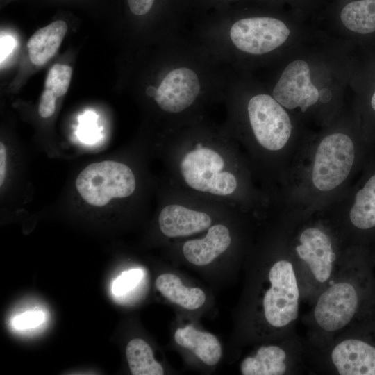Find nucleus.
I'll use <instances>...</instances> for the list:
<instances>
[{
  "label": "nucleus",
  "instance_id": "nucleus-9",
  "mask_svg": "<svg viewBox=\"0 0 375 375\" xmlns=\"http://www.w3.org/2000/svg\"><path fill=\"white\" fill-rule=\"evenodd\" d=\"M310 362L308 346L288 333L280 344L262 345L256 352L244 358L240 364L243 375H284L303 371Z\"/></svg>",
  "mask_w": 375,
  "mask_h": 375
},
{
  "label": "nucleus",
  "instance_id": "nucleus-20",
  "mask_svg": "<svg viewBox=\"0 0 375 375\" xmlns=\"http://www.w3.org/2000/svg\"><path fill=\"white\" fill-rule=\"evenodd\" d=\"M349 219L353 226L361 230L375 227V174L357 192Z\"/></svg>",
  "mask_w": 375,
  "mask_h": 375
},
{
  "label": "nucleus",
  "instance_id": "nucleus-23",
  "mask_svg": "<svg viewBox=\"0 0 375 375\" xmlns=\"http://www.w3.org/2000/svg\"><path fill=\"white\" fill-rule=\"evenodd\" d=\"M143 272L140 269H132L124 272L114 281L112 291L114 295L123 296L135 288L141 281Z\"/></svg>",
  "mask_w": 375,
  "mask_h": 375
},
{
  "label": "nucleus",
  "instance_id": "nucleus-15",
  "mask_svg": "<svg viewBox=\"0 0 375 375\" xmlns=\"http://www.w3.org/2000/svg\"><path fill=\"white\" fill-rule=\"evenodd\" d=\"M231 237L225 225L211 226L205 237L185 242L182 251L185 259L197 266H204L212 262L229 247Z\"/></svg>",
  "mask_w": 375,
  "mask_h": 375
},
{
  "label": "nucleus",
  "instance_id": "nucleus-25",
  "mask_svg": "<svg viewBox=\"0 0 375 375\" xmlns=\"http://www.w3.org/2000/svg\"><path fill=\"white\" fill-rule=\"evenodd\" d=\"M57 97L49 90L44 89L42 95L38 108L39 115L43 118H48L53 115L56 109Z\"/></svg>",
  "mask_w": 375,
  "mask_h": 375
},
{
  "label": "nucleus",
  "instance_id": "nucleus-16",
  "mask_svg": "<svg viewBox=\"0 0 375 375\" xmlns=\"http://www.w3.org/2000/svg\"><path fill=\"white\" fill-rule=\"evenodd\" d=\"M174 340L181 347L192 351L207 365H215L220 360L222 347L218 339L212 333L188 325L175 331Z\"/></svg>",
  "mask_w": 375,
  "mask_h": 375
},
{
  "label": "nucleus",
  "instance_id": "nucleus-4",
  "mask_svg": "<svg viewBox=\"0 0 375 375\" xmlns=\"http://www.w3.org/2000/svg\"><path fill=\"white\" fill-rule=\"evenodd\" d=\"M375 283L369 265L342 260L335 276L312 302L308 316L312 347L329 341L351 326L372 318Z\"/></svg>",
  "mask_w": 375,
  "mask_h": 375
},
{
  "label": "nucleus",
  "instance_id": "nucleus-18",
  "mask_svg": "<svg viewBox=\"0 0 375 375\" xmlns=\"http://www.w3.org/2000/svg\"><path fill=\"white\" fill-rule=\"evenodd\" d=\"M156 287L169 301L188 310H196L206 301V294L201 289L185 287L174 274L160 275L156 281Z\"/></svg>",
  "mask_w": 375,
  "mask_h": 375
},
{
  "label": "nucleus",
  "instance_id": "nucleus-6",
  "mask_svg": "<svg viewBox=\"0 0 375 375\" xmlns=\"http://www.w3.org/2000/svg\"><path fill=\"white\" fill-rule=\"evenodd\" d=\"M294 263L300 281L302 299L313 302L335 276L342 260L331 238L322 228H306L294 247Z\"/></svg>",
  "mask_w": 375,
  "mask_h": 375
},
{
  "label": "nucleus",
  "instance_id": "nucleus-27",
  "mask_svg": "<svg viewBox=\"0 0 375 375\" xmlns=\"http://www.w3.org/2000/svg\"><path fill=\"white\" fill-rule=\"evenodd\" d=\"M6 162H7V152L6 148L3 142L0 143V185L3 183L6 172Z\"/></svg>",
  "mask_w": 375,
  "mask_h": 375
},
{
  "label": "nucleus",
  "instance_id": "nucleus-13",
  "mask_svg": "<svg viewBox=\"0 0 375 375\" xmlns=\"http://www.w3.org/2000/svg\"><path fill=\"white\" fill-rule=\"evenodd\" d=\"M308 64L294 60L285 68L272 90V97L283 107H300L302 112L319 99V91L312 83Z\"/></svg>",
  "mask_w": 375,
  "mask_h": 375
},
{
  "label": "nucleus",
  "instance_id": "nucleus-2",
  "mask_svg": "<svg viewBox=\"0 0 375 375\" xmlns=\"http://www.w3.org/2000/svg\"><path fill=\"white\" fill-rule=\"evenodd\" d=\"M192 21L189 34L233 69L242 57L272 53L290 33L281 20L268 15H246L234 3L217 7Z\"/></svg>",
  "mask_w": 375,
  "mask_h": 375
},
{
  "label": "nucleus",
  "instance_id": "nucleus-12",
  "mask_svg": "<svg viewBox=\"0 0 375 375\" xmlns=\"http://www.w3.org/2000/svg\"><path fill=\"white\" fill-rule=\"evenodd\" d=\"M124 4L133 20L154 30L158 41L183 32L192 17L190 0H124Z\"/></svg>",
  "mask_w": 375,
  "mask_h": 375
},
{
  "label": "nucleus",
  "instance_id": "nucleus-28",
  "mask_svg": "<svg viewBox=\"0 0 375 375\" xmlns=\"http://www.w3.org/2000/svg\"><path fill=\"white\" fill-rule=\"evenodd\" d=\"M371 105H372V108L375 110V92L374 93L372 97Z\"/></svg>",
  "mask_w": 375,
  "mask_h": 375
},
{
  "label": "nucleus",
  "instance_id": "nucleus-24",
  "mask_svg": "<svg viewBox=\"0 0 375 375\" xmlns=\"http://www.w3.org/2000/svg\"><path fill=\"white\" fill-rule=\"evenodd\" d=\"M44 319V314L40 310L27 311L15 317L12 325L17 329H28L41 324Z\"/></svg>",
  "mask_w": 375,
  "mask_h": 375
},
{
  "label": "nucleus",
  "instance_id": "nucleus-21",
  "mask_svg": "<svg viewBox=\"0 0 375 375\" xmlns=\"http://www.w3.org/2000/svg\"><path fill=\"white\" fill-rule=\"evenodd\" d=\"M126 356L133 375H162V365L153 358L151 347L142 339L134 338L127 344Z\"/></svg>",
  "mask_w": 375,
  "mask_h": 375
},
{
  "label": "nucleus",
  "instance_id": "nucleus-10",
  "mask_svg": "<svg viewBox=\"0 0 375 375\" xmlns=\"http://www.w3.org/2000/svg\"><path fill=\"white\" fill-rule=\"evenodd\" d=\"M246 110L249 126L258 143L269 151H278L288 142L292 131L290 117L271 95L257 93L250 97Z\"/></svg>",
  "mask_w": 375,
  "mask_h": 375
},
{
  "label": "nucleus",
  "instance_id": "nucleus-26",
  "mask_svg": "<svg viewBox=\"0 0 375 375\" xmlns=\"http://www.w3.org/2000/svg\"><path fill=\"white\" fill-rule=\"evenodd\" d=\"M13 39L8 36L1 37V62L11 52L13 49Z\"/></svg>",
  "mask_w": 375,
  "mask_h": 375
},
{
  "label": "nucleus",
  "instance_id": "nucleus-19",
  "mask_svg": "<svg viewBox=\"0 0 375 375\" xmlns=\"http://www.w3.org/2000/svg\"><path fill=\"white\" fill-rule=\"evenodd\" d=\"M340 19L350 31L367 34L375 32V0H360L347 4Z\"/></svg>",
  "mask_w": 375,
  "mask_h": 375
},
{
  "label": "nucleus",
  "instance_id": "nucleus-1",
  "mask_svg": "<svg viewBox=\"0 0 375 375\" xmlns=\"http://www.w3.org/2000/svg\"><path fill=\"white\" fill-rule=\"evenodd\" d=\"M158 42L145 97L166 131L204 119L207 107L224 101L233 69L183 31Z\"/></svg>",
  "mask_w": 375,
  "mask_h": 375
},
{
  "label": "nucleus",
  "instance_id": "nucleus-3",
  "mask_svg": "<svg viewBox=\"0 0 375 375\" xmlns=\"http://www.w3.org/2000/svg\"><path fill=\"white\" fill-rule=\"evenodd\" d=\"M167 132L183 147L175 158V167L184 187L221 199H227L236 192L238 181L228 167L227 153L222 148L227 142L224 128L203 119Z\"/></svg>",
  "mask_w": 375,
  "mask_h": 375
},
{
  "label": "nucleus",
  "instance_id": "nucleus-14",
  "mask_svg": "<svg viewBox=\"0 0 375 375\" xmlns=\"http://www.w3.org/2000/svg\"><path fill=\"white\" fill-rule=\"evenodd\" d=\"M158 224L162 234L168 238L185 237L209 228L212 219L204 211L169 203L161 210Z\"/></svg>",
  "mask_w": 375,
  "mask_h": 375
},
{
  "label": "nucleus",
  "instance_id": "nucleus-8",
  "mask_svg": "<svg viewBox=\"0 0 375 375\" xmlns=\"http://www.w3.org/2000/svg\"><path fill=\"white\" fill-rule=\"evenodd\" d=\"M76 188L90 205L101 207L113 199L131 196L136 188V179L126 165L112 160L94 162L78 175Z\"/></svg>",
  "mask_w": 375,
  "mask_h": 375
},
{
  "label": "nucleus",
  "instance_id": "nucleus-17",
  "mask_svg": "<svg viewBox=\"0 0 375 375\" xmlns=\"http://www.w3.org/2000/svg\"><path fill=\"white\" fill-rule=\"evenodd\" d=\"M67 30L62 19H57L34 33L27 42L31 62L42 65L57 52Z\"/></svg>",
  "mask_w": 375,
  "mask_h": 375
},
{
  "label": "nucleus",
  "instance_id": "nucleus-7",
  "mask_svg": "<svg viewBox=\"0 0 375 375\" xmlns=\"http://www.w3.org/2000/svg\"><path fill=\"white\" fill-rule=\"evenodd\" d=\"M267 287L261 299L267 325L276 332L288 333L299 318L302 299L300 281L293 260L281 258L269 267Z\"/></svg>",
  "mask_w": 375,
  "mask_h": 375
},
{
  "label": "nucleus",
  "instance_id": "nucleus-22",
  "mask_svg": "<svg viewBox=\"0 0 375 375\" xmlns=\"http://www.w3.org/2000/svg\"><path fill=\"white\" fill-rule=\"evenodd\" d=\"M72 74L71 67L55 64L48 72L44 89L52 92L57 98L62 97L69 88Z\"/></svg>",
  "mask_w": 375,
  "mask_h": 375
},
{
  "label": "nucleus",
  "instance_id": "nucleus-5",
  "mask_svg": "<svg viewBox=\"0 0 375 375\" xmlns=\"http://www.w3.org/2000/svg\"><path fill=\"white\" fill-rule=\"evenodd\" d=\"M371 319V318H370ZM366 319L317 347H310L312 363L322 362L328 371L340 375H375V329Z\"/></svg>",
  "mask_w": 375,
  "mask_h": 375
},
{
  "label": "nucleus",
  "instance_id": "nucleus-11",
  "mask_svg": "<svg viewBox=\"0 0 375 375\" xmlns=\"http://www.w3.org/2000/svg\"><path fill=\"white\" fill-rule=\"evenodd\" d=\"M355 157L351 139L343 133L325 137L316 151L312 182L321 191H329L340 185L349 176Z\"/></svg>",
  "mask_w": 375,
  "mask_h": 375
}]
</instances>
